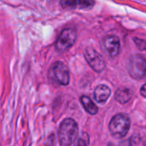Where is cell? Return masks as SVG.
Instances as JSON below:
<instances>
[{
	"instance_id": "52a82bcc",
	"label": "cell",
	"mask_w": 146,
	"mask_h": 146,
	"mask_svg": "<svg viewBox=\"0 0 146 146\" xmlns=\"http://www.w3.org/2000/svg\"><path fill=\"white\" fill-rule=\"evenodd\" d=\"M104 46L110 56L115 57L120 53L121 44L118 37L111 35L104 38Z\"/></svg>"
},
{
	"instance_id": "5b68a950",
	"label": "cell",
	"mask_w": 146,
	"mask_h": 146,
	"mask_svg": "<svg viewBox=\"0 0 146 146\" xmlns=\"http://www.w3.org/2000/svg\"><path fill=\"white\" fill-rule=\"evenodd\" d=\"M77 34L73 28L63 29L56 42V48L59 52H64L71 48L75 43Z\"/></svg>"
},
{
	"instance_id": "5bb4252c",
	"label": "cell",
	"mask_w": 146,
	"mask_h": 146,
	"mask_svg": "<svg viewBox=\"0 0 146 146\" xmlns=\"http://www.w3.org/2000/svg\"><path fill=\"white\" fill-rule=\"evenodd\" d=\"M140 93H141V95H142L144 98H146V84H145V85L141 87V89H140Z\"/></svg>"
},
{
	"instance_id": "30bf717a",
	"label": "cell",
	"mask_w": 146,
	"mask_h": 146,
	"mask_svg": "<svg viewBox=\"0 0 146 146\" xmlns=\"http://www.w3.org/2000/svg\"><path fill=\"white\" fill-rule=\"evenodd\" d=\"M132 97H133V93L131 90H129L128 88H119L115 94V100L120 104L127 103L128 101H130Z\"/></svg>"
},
{
	"instance_id": "9a60e30c",
	"label": "cell",
	"mask_w": 146,
	"mask_h": 146,
	"mask_svg": "<svg viewBox=\"0 0 146 146\" xmlns=\"http://www.w3.org/2000/svg\"><path fill=\"white\" fill-rule=\"evenodd\" d=\"M107 146H114V145H111V144H109Z\"/></svg>"
},
{
	"instance_id": "9c48e42d",
	"label": "cell",
	"mask_w": 146,
	"mask_h": 146,
	"mask_svg": "<svg viewBox=\"0 0 146 146\" xmlns=\"http://www.w3.org/2000/svg\"><path fill=\"white\" fill-rule=\"evenodd\" d=\"M110 93L111 91L110 87H108L105 85H99L98 86L96 87L94 91V98L96 99L97 102L103 104L108 100V98L110 96Z\"/></svg>"
},
{
	"instance_id": "7c38bea8",
	"label": "cell",
	"mask_w": 146,
	"mask_h": 146,
	"mask_svg": "<svg viewBox=\"0 0 146 146\" xmlns=\"http://www.w3.org/2000/svg\"><path fill=\"white\" fill-rule=\"evenodd\" d=\"M134 42H135V44L138 46V48L140 50H146V40L134 38Z\"/></svg>"
},
{
	"instance_id": "7a4b0ae2",
	"label": "cell",
	"mask_w": 146,
	"mask_h": 146,
	"mask_svg": "<svg viewBox=\"0 0 146 146\" xmlns=\"http://www.w3.org/2000/svg\"><path fill=\"white\" fill-rule=\"evenodd\" d=\"M129 117L122 113H119L114 115L110 122V131L111 135L115 139L124 138L130 128Z\"/></svg>"
},
{
	"instance_id": "277c9868",
	"label": "cell",
	"mask_w": 146,
	"mask_h": 146,
	"mask_svg": "<svg viewBox=\"0 0 146 146\" xmlns=\"http://www.w3.org/2000/svg\"><path fill=\"white\" fill-rule=\"evenodd\" d=\"M50 78L56 83L67 86L69 83V72L67 66L62 62H56L50 68Z\"/></svg>"
},
{
	"instance_id": "8992f818",
	"label": "cell",
	"mask_w": 146,
	"mask_h": 146,
	"mask_svg": "<svg viewBox=\"0 0 146 146\" xmlns=\"http://www.w3.org/2000/svg\"><path fill=\"white\" fill-rule=\"evenodd\" d=\"M85 58L94 71L100 73L105 68V62L103 56L94 49L87 48L85 51Z\"/></svg>"
},
{
	"instance_id": "8fae6325",
	"label": "cell",
	"mask_w": 146,
	"mask_h": 146,
	"mask_svg": "<svg viewBox=\"0 0 146 146\" xmlns=\"http://www.w3.org/2000/svg\"><path fill=\"white\" fill-rule=\"evenodd\" d=\"M80 102L86 110V111L90 115H96L98 111V107L95 105V104L92 101V99L87 96H82L80 98Z\"/></svg>"
},
{
	"instance_id": "6da1fadb",
	"label": "cell",
	"mask_w": 146,
	"mask_h": 146,
	"mask_svg": "<svg viewBox=\"0 0 146 146\" xmlns=\"http://www.w3.org/2000/svg\"><path fill=\"white\" fill-rule=\"evenodd\" d=\"M78 125L71 118L62 121L58 130V139L61 146H71L78 135Z\"/></svg>"
},
{
	"instance_id": "ba28073f",
	"label": "cell",
	"mask_w": 146,
	"mask_h": 146,
	"mask_svg": "<svg viewBox=\"0 0 146 146\" xmlns=\"http://www.w3.org/2000/svg\"><path fill=\"white\" fill-rule=\"evenodd\" d=\"M63 8L68 9H87L94 5L93 0H61Z\"/></svg>"
},
{
	"instance_id": "4fadbf2b",
	"label": "cell",
	"mask_w": 146,
	"mask_h": 146,
	"mask_svg": "<svg viewBox=\"0 0 146 146\" xmlns=\"http://www.w3.org/2000/svg\"><path fill=\"white\" fill-rule=\"evenodd\" d=\"M85 134L82 136V137H80V138H79L77 140H76V142H75V145L74 146H87L88 145V138L86 139H85Z\"/></svg>"
},
{
	"instance_id": "3957f363",
	"label": "cell",
	"mask_w": 146,
	"mask_h": 146,
	"mask_svg": "<svg viewBox=\"0 0 146 146\" xmlns=\"http://www.w3.org/2000/svg\"><path fill=\"white\" fill-rule=\"evenodd\" d=\"M127 67L129 74L135 80H141L146 75V59L141 55H133Z\"/></svg>"
}]
</instances>
